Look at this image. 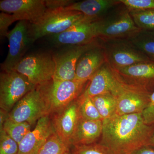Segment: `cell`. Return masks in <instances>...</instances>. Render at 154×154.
Instances as JSON below:
<instances>
[{
  "mask_svg": "<svg viewBox=\"0 0 154 154\" xmlns=\"http://www.w3.org/2000/svg\"><path fill=\"white\" fill-rule=\"evenodd\" d=\"M154 133V125L145 122L142 113L115 114L103 120V130L99 143L113 154H131L147 145Z\"/></svg>",
  "mask_w": 154,
  "mask_h": 154,
  "instance_id": "6da1fadb",
  "label": "cell"
},
{
  "mask_svg": "<svg viewBox=\"0 0 154 154\" xmlns=\"http://www.w3.org/2000/svg\"><path fill=\"white\" fill-rule=\"evenodd\" d=\"M95 23L97 38L102 41L128 39L141 30L135 24L129 10L121 2Z\"/></svg>",
  "mask_w": 154,
  "mask_h": 154,
  "instance_id": "7a4b0ae2",
  "label": "cell"
},
{
  "mask_svg": "<svg viewBox=\"0 0 154 154\" xmlns=\"http://www.w3.org/2000/svg\"><path fill=\"white\" fill-rule=\"evenodd\" d=\"M87 82L72 80L59 81L53 79L36 88L42 96L51 115L63 109L79 97Z\"/></svg>",
  "mask_w": 154,
  "mask_h": 154,
  "instance_id": "3957f363",
  "label": "cell"
},
{
  "mask_svg": "<svg viewBox=\"0 0 154 154\" xmlns=\"http://www.w3.org/2000/svg\"><path fill=\"white\" fill-rule=\"evenodd\" d=\"M85 17L81 12L68 11L65 8L47 9L37 22L30 24V33L33 42L44 36L63 33Z\"/></svg>",
  "mask_w": 154,
  "mask_h": 154,
  "instance_id": "277c9868",
  "label": "cell"
},
{
  "mask_svg": "<svg viewBox=\"0 0 154 154\" xmlns=\"http://www.w3.org/2000/svg\"><path fill=\"white\" fill-rule=\"evenodd\" d=\"M102 41L106 63L114 70L150 60L149 59L128 39Z\"/></svg>",
  "mask_w": 154,
  "mask_h": 154,
  "instance_id": "5b68a950",
  "label": "cell"
},
{
  "mask_svg": "<svg viewBox=\"0 0 154 154\" xmlns=\"http://www.w3.org/2000/svg\"><path fill=\"white\" fill-rule=\"evenodd\" d=\"M28 78L15 70L0 74V108L9 113L19 100L36 88Z\"/></svg>",
  "mask_w": 154,
  "mask_h": 154,
  "instance_id": "8992f818",
  "label": "cell"
},
{
  "mask_svg": "<svg viewBox=\"0 0 154 154\" xmlns=\"http://www.w3.org/2000/svg\"><path fill=\"white\" fill-rule=\"evenodd\" d=\"M55 69L53 55L42 53L24 57L14 70L27 77L36 87L52 79Z\"/></svg>",
  "mask_w": 154,
  "mask_h": 154,
  "instance_id": "52a82bcc",
  "label": "cell"
},
{
  "mask_svg": "<svg viewBox=\"0 0 154 154\" xmlns=\"http://www.w3.org/2000/svg\"><path fill=\"white\" fill-rule=\"evenodd\" d=\"M30 25L27 21H19L9 31L7 36L9 42L8 52L5 60L1 64L2 71L14 70L25 57L30 45L34 42L30 33Z\"/></svg>",
  "mask_w": 154,
  "mask_h": 154,
  "instance_id": "ba28073f",
  "label": "cell"
},
{
  "mask_svg": "<svg viewBox=\"0 0 154 154\" xmlns=\"http://www.w3.org/2000/svg\"><path fill=\"white\" fill-rule=\"evenodd\" d=\"M100 39L83 45H66V47L53 55L55 63V73L53 79L55 81L74 80L76 67L80 58L86 51L101 44Z\"/></svg>",
  "mask_w": 154,
  "mask_h": 154,
  "instance_id": "9c48e42d",
  "label": "cell"
},
{
  "mask_svg": "<svg viewBox=\"0 0 154 154\" xmlns=\"http://www.w3.org/2000/svg\"><path fill=\"white\" fill-rule=\"evenodd\" d=\"M47 115L45 102L36 87L17 102L9 112L8 119L16 122H27L32 126Z\"/></svg>",
  "mask_w": 154,
  "mask_h": 154,
  "instance_id": "30bf717a",
  "label": "cell"
},
{
  "mask_svg": "<svg viewBox=\"0 0 154 154\" xmlns=\"http://www.w3.org/2000/svg\"><path fill=\"white\" fill-rule=\"evenodd\" d=\"M123 86V82L105 63L90 79L80 96L91 98L100 94L110 93L117 97Z\"/></svg>",
  "mask_w": 154,
  "mask_h": 154,
  "instance_id": "8fae6325",
  "label": "cell"
},
{
  "mask_svg": "<svg viewBox=\"0 0 154 154\" xmlns=\"http://www.w3.org/2000/svg\"><path fill=\"white\" fill-rule=\"evenodd\" d=\"M85 17L63 33L50 36L51 43L58 46L88 44L98 39L95 21Z\"/></svg>",
  "mask_w": 154,
  "mask_h": 154,
  "instance_id": "7c38bea8",
  "label": "cell"
},
{
  "mask_svg": "<svg viewBox=\"0 0 154 154\" xmlns=\"http://www.w3.org/2000/svg\"><path fill=\"white\" fill-rule=\"evenodd\" d=\"M151 94L143 88L123 83V88L116 97V114L143 113L148 105Z\"/></svg>",
  "mask_w": 154,
  "mask_h": 154,
  "instance_id": "4fadbf2b",
  "label": "cell"
},
{
  "mask_svg": "<svg viewBox=\"0 0 154 154\" xmlns=\"http://www.w3.org/2000/svg\"><path fill=\"white\" fill-rule=\"evenodd\" d=\"M47 9L45 0H2L0 1L2 12L12 14L18 21L36 23Z\"/></svg>",
  "mask_w": 154,
  "mask_h": 154,
  "instance_id": "5bb4252c",
  "label": "cell"
},
{
  "mask_svg": "<svg viewBox=\"0 0 154 154\" xmlns=\"http://www.w3.org/2000/svg\"><path fill=\"white\" fill-rule=\"evenodd\" d=\"M113 70L125 84L143 88L151 94L153 92L154 61L142 62L118 70Z\"/></svg>",
  "mask_w": 154,
  "mask_h": 154,
  "instance_id": "9a60e30c",
  "label": "cell"
},
{
  "mask_svg": "<svg viewBox=\"0 0 154 154\" xmlns=\"http://www.w3.org/2000/svg\"><path fill=\"white\" fill-rule=\"evenodd\" d=\"M77 99L63 109L50 115L54 131L69 147L72 146V138L81 118Z\"/></svg>",
  "mask_w": 154,
  "mask_h": 154,
  "instance_id": "2e32d148",
  "label": "cell"
},
{
  "mask_svg": "<svg viewBox=\"0 0 154 154\" xmlns=\"http://www.w3.org/2000/svg\"><path fill=\"white\" fill-rule=\"evenodd\" d=\"M54 131L50 116L45 115L37 121L19 145L18 154H38L50 136Z\"/></svg>",
  "mask_w": 154,
  "mask_h": 154,
  "instance_id": "e0dca14e",
  "label": "cell"
},
{
  "mask_svg": "<svg viewBox=\"0 0 154 154\" xmlns=\"http://www.w3.org/2000/svg\"><path fill=\"white\" fill-rule=\"evenodd\" d=\"M105 63V52L101 42L86 51L80 58L76 67L74 80L88 82Z\"/></svg>",
  "mask_w": 154,
  "mask_h": 154,
  "instance_id": "ac0fdd59",
  "label": "cell"
},
{
  "mask_svg": "<svg viewBox=\"0 0 154 154\" xmlns=\"http://www.w3.org/2000/svg\"><path fill=\"white\" fill-rule=\"evenodd\" d=\"M103 121L80 118L71 144L73 146L96 143L102 136Z\"/></svg>",
  "mask_w": 154,
  "mask_h": 154,
  "instance_id": "d6986e66",
  "label": "cell"
},
{
  "mask_svg": "<svg viewBox=\"0 0 154 154\" xmlns=\"http://www.w3.org/2000/svg\"><path fill=\"white\" fill-rule=\"evenodd\" d=\"M120 3L119 0H86L75 2L65 9L79 11L86 17L97 20Z\"/></svg>",
  "mask_w": 154,
  "mask_h": 154,
  "instance_id": "ffe728a7",
  "label": "cell"
},
{
  "mask_svg": "<svg viewBox=\"0 0 154 154\" xmlns=\"http://www.w3.org/2000/svg\"><path fill=\"white\" fill-rule=\"evenodd\" d=\"M103 120L116 114L117 100L110 93L100 94L91 98Z\"/></svg>",
  "mask_w": 154,
  "mask_h": 154,
  "instance_id": "44dd1931",
  "label": "cell"
},
{
  "mask_svg": "<svg viewBox=\"0 0 154 154\" xmlns=\"http://www.w3.org/2000/svg\"><path fill=\"white\" fill-rule=\"evenodd\" d=\"M128 39L154 61V31L140 30Z\"/></svg>",
  "mask_w": 154,
  "mask_h": 154,
  "instance_id": "7402d4cb",
  "label": "cell"
},
{
  "mask_svg": "<svg viewBox=\"0 0 154 154\" xmlns=\"http://www.w3.org/2000/svg\"><path fill=\"white\" fill-rule=\"evenodd\" d=\"M31 127L27 122H16L8 118L4 123L2 129L19 145L31 130Z\"/></svg>",
  "mask_w": 154,
  "mask_h": 154,
  "instance_id": "603a6c76",
  "label": "cell"
},
{
  "mask_svg": "<svg viewBox=\"0 0 154 154\" xmlns=\"http://www.w3.org/2000/svg\"><path fill=\"white\" fill-rule=\"evenodd\" d=\"M70 147L65 143L57 134L52 133L39 150L38 154H65Z\"/></svg>",
  "mask_w": 154,
  "mask_h": 154,
  "instance_id": "cb8c5ba5",
  "label": "cell"
},
{
  "mask_svg": "<svg viewBox=\"0 0 154 154\" xmlns=\"http://www.w3.org/2000/svg\"><path fill=\"white\" fill-rule=\"evenodd\" d=\"M135 24L141 30L154 31V10L130 11Z\"/></svg>",
  "mask_w": 154,
  "mask_h": 154,
  "instance_id": "d4e9b609",
  "label": "cell"
},
{
  "mask_svg": "<svg viewBox=\"0 0 154 154\" xmlns=\"http://www.w3.org/2000/svg\"><path fill=\"white\" fill-rule=\"evenodd\" d=\"M77 100L81 118L87 120L103 121L91 98H83L79 96Z\"/></svg>",
  "mask_w": 154,
  "mask_h": 154,
  "instance_id": "484cf974",
  "label": "cell"
},
{
  "mask_svg": "<svg viewBox=\"0 0 154 154\" xmlns=\"http://www.w3.org/2000/svg\"><path fill=\"white\" fill-rule=\"evenodd\" d=\"M19 144L3 129L0 130V154H18Z\"/></svg>",
  "mask_w": 154,
  "mask_h": 154,
  "instance_id": "4316f807",
  "label": "cell"
},
{
  "mask_svg": "<svg viewBox=\"0 0 154 154\" xmlns=\"http://www.w3.org/2000/svg\"><path fill=\"white\" fill-rule=\"evenodd\" d=\"M74 147L72 152V154H113L99 143Z\"/></svg>",
  "mask_w": 154,
  "mask_h": 154,
  "instance_id": "83f0119b",
  "label": "cell"
},
{
  "mask_svg": "<svg viewBox=\"0 0 154 154\" xmlns=\"http://www.w3.org/2000/svg\"><path fill=\"white\" fill-rule=\"evenodd\" d=\"M130 11L154 10V0H120Z\"/></svg>",
  "mask_w": 154,
  "mask_h": 154,
  "instance_id": "f1b7e54d",
  "label": "cell"
},
{
  "mask_svg": "<svg viewBox=\"0 0 154 154\" xmlns=\"http://www.w3.org/2000/svg\"><path fill=\"white\" fill-rule=\"evenodd\" d=\"M14 15L2 12L0 14V36L1 38L7 37L8 34L9 27L14 22L18 21Z\"/></svg>",
  "mask_w": 154,
  "mask_h": 154,
  "instance_id": "f546056e",
  "label": "cell"
},
{
  "mask_svg": "<svg viewBox=\"0 0 154 154\" xmlns=\"http://www.w3.org/2000/svg\"><path fill=\"white\" fill-rule=\"evenodd\" d=\"M145 122L149 125H154V91L151 94L150 101L142 113Z\"/></svg>",
  "mask_w": 154,
  "mask_h": 154,
  "instance_id": "4dcf8cb0",
  "label": "cell"
},
{
  "mask_svg": "<svg viewBox=\"0 0 154 154\" xmlns=\"http://www.w3.org/2000/svg\"><path fill=\"white\" fill-rule=\"evenodd\" d=\"M75 2V1L71 0H45L47 9L65 8Z\"/></svg>",
  "mask_w": 154,
  "mask_h": 154,
  "instance_id": "1f68e13d",
  "label": "cell"
},
{
  "mask_svg": "<svg viewBox=\"0 0 154 154\" xmlns=\"http://www.w3.org/2000/svg\"><path fill=\"white\" fill-rule=\"evenodd\" d=\"M131 154H154V147L145 145L139 148Z\"/></svg>",
  "mask_w": 154,
  "mask_h": 154,
  "instance_id": "d6a6232c",
  "label": "cell"
},
{
  "mask_svg": "<svg viewBox=\"0 0 154 154\" xmlns=\"http://www.w3.org/2000/svg\"><path fill=\"white\" fill-rule=\"evenodd\" d=\"M9 113L0 109V130L2 129L5 122L8 118Z\"/></svg>",
  "mask_w": 154,
  "mask_h": 154,
  "instance_id": "836d02e7",
  "label": "cell"
},
{
  "mask_svg": "<svg viewBox=\"0 0 154 154\" xmlns=\"http://www.w3.org/2000/svg\"><path fill=\"white\" fill-rule=\"evenodd\" d=\"M147 145H149L154 147V133L152 135V137H151L149 141V143Z\"/></svg>",
  "mask_w": 154,
  "mask_h": 154,
  "instance_id": "e575fe53",
  "label": "cell"
},
{
  "mask_svg": "<svg viewBox=\"0 0 154 154\" xmlns=\"http://www.w3.org/2000/svg\"><path fill=\"white\" fill-rule=\"evenodd\" d=\"M65 154H72V152H71L69 151L67 152Z\"/></svg>",
  "mask_w": 154,
  "mask_h": 154,
  "instance_id": "d590c367",
  "label": "cell"
}]
</instances>
